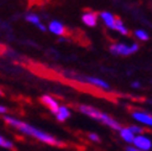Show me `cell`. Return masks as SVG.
I'll use <instances>...</instances> for the list:
<instances>
[{"instance_id": "6da1fadb", "label": "cell", "mask_w": 152, "mask_h": 151, "mask_svg": "<svg viewBox=\"0 0 152 151\" xmlns=\"http://www.w3.org/2000/svg\"><path fill=\"white\" fill-rule=\"evenodd\" d=\"M5 122L14 126V128H16L18 130H20L21 133H24L26 135H30V136H34L36 138L37 140H40L42 142H45V144H48V145H55V146H63L64 144L61 140L56 139L55 136H51L50 134L47 133H45V131H41L39 129H36V128L31 126V125H28L24 122H20V120L18 119H14L11 117H5Z\"/></svg>"}, {"instance_id": "7a4b0ae2", "label": "cell", "mask_w": 152, "mask_h": 151, "mask_svg": "<svg viewBox=\"0 0 152 151\" xmlns=\"http://www.w3.org/2000/svg\"><path fill=\"white\" fill-rule=\"evenodd\" d=\"M79 110L83 113V114H86V115H88L90 118L98 120V122H100V123H103L105 125L110 126L111 129H115V130H121V129H123L116 120H114L108 114H104V113L99 111L98 109H95L93 107H89V105H80Z\"/></svg>"}, {"instance_id": "3957f363", "label": "cell", "mask_w": 152, "mask_h": 151, "mask_svg": "<svg viewBox=\"0 0 152 151\" xmlns=\"http://www.w3.org/2000/svg\"><path fill=\"white\" fill-rule=\"evenodd\" d=\"M137 48H139V46L136 43H134L130 47H127L124 43H118V45H113L110 47V51L113 54H118V55H130V54H134V52L137 51Z\"/></svg>"}, {"instance_id": "277c9868", "label": "cell", "mask_w": 152, "mask_h": 151, "mask_svg": "<svg viewBox=\"0 0 152 151\" xmlns=\"http://www.w3.org/2000/svg\"><path fill=\"white\" fill-rule=\"evenodd\" d=\"M134 145L136 149L139 150H143V151H147L152 147V142L148 138L143 136V135H137L134 140Z\"/></svg>"}, {"instance_id": "5b68a950", "label": "cell", "mask_w": 152, "mask_h": 151, "mask_svg": "<svg viewBox=\"0 0 152 151\" xmlns=\"http://www.w3.org/2000/svg\"><path fill=\"white\" fill-rule=\"evenodd\" d=\"M41 102L46 105V107L52 111V113H55V114H57L58 113V110H59V108L61 107H58V103L53 99L52 97H50V95H43L42 98H41Z\"/></svg>"}, {"instance_id": "8992f818", "label": "cell", "mask_w": 152, "mask_h": 151, "mask_svg": "<svg viewBox=\"0 0 152 151\" xmlns=\"http://www.w3.org/2000/svg\"><path fill=\"white\" fill-rule=\"evenodd\" d=\"M132 117L135 120L142 123V124H146L148 126H152V115L147 114V113H143V111H134L132 113Z\"/></svg>"}, {"instance_id": "52a82bcc", "label": "cell", "mask_w": 152, "mask_h": 151, "mask_svg": "<svg viewBox=\"0 0 152 151\" xmlns=\"http://www.w3.org/2000/svg\"><path fill=\"white\" fill-rule=\"evenodd\" d=\"M120 136L123 138L126 142L129 144H134V140H135V134L130 130V128H123V129L120 130Z\"/></svg>"}, {"instance_id": "ba28073f", "label": "cell", "mask_w": 152, "mask_h": 151, "mask_svg": "<svg viewBox=\"0 0 152 151\" xmlns=\"http://www.w3.org/2000/svg\"><path fill=\"white\" fill-rule=\"evenodd\" d=\"M83 22L88 26H95L96 24V12H87L82 18Z\"/></svg>"}, {"instance_id": "9c48e42d", "label": "cell", "mask_w": 152, "mask_h": 151, "mask_svg": "<svg viewBox=\"0 0 152 151\" xmlns=\"http://www.w3.org/2000/svg\"><path fill=\"white\" fill-rule=\"evenodd\" d=\"M50 30L53 34H57V35H64L66 34V29L62 24H59L57 21H53L50 24Z\"/></svg>"}, {"instance_id": "30bf717a", "label": "cell", "mask_w": 152, "mask_h": 151, "mask_svg": "<svg viewBox=\"0 0 152 151\" xmlns=\"http://www.w3.org/2000/svg\"><path fill=\"white\" fill-rule=\"evenodd\" d=\"M86 81L88 83H90V84L93 86H96V87H100V88H104V89H109V84L108 83H105L104 81L99 79V78H93V77H87Z\"/></svg>"}, {"instance_id": "8fae6325", "label": "cell", "mask_w": 152, "mask_h": 151, "mask_svg": "<svg viewBox=\"0 0 152 151\" xmlns=\"http://www.w3.org/2000/svg\"><path fill=\"white\" fill-rule=\"evenodd\" d=\"M69 115H71V111L68 110V108L61 107L59 110H58V113L56 114V118H57V120H59V122H64L66 119L69 118Z\"/></svg>"}, {"instance_id": "7c38bea8", "label": "cell", "mask_w": 152, "mask_h": 151, "mask_svg": "<svg viewBox=\"0 0 152 151\" xmlns=\"http://www.w3.org/2000/svg\"><path fill=\"white\" fill-rule=\"evenodd\" d=\"M102 18L104 19L105 24L108 25L109 27L115 29V20H116V18H114L113 15L109 14V12H102Z\"/></svg>"}, {"instance_id": "4fadbf2b", "label": "cell", "mask_w": 152, "mask_h": 151, "mask_svg": "<svg viewBox=\"0 0 152 151\" xmlns=\"http://www.w3.org/2000/svg\"><path fill=\"white\" fill-rule=\"evenodd\" d=\"M115 30L120 31L123 35H127V34H129V32H127V30L123 26V24H121V20H120L119 18H116V20H115Z\"/></svg>"}, {"instance_id": "5bb4252c", "label": "cell", "mask_w": 152, "mask_h": 151, "mask_svg": "<svg viewBox=\"0 0 152 151\" xmlns=\"http://www.w3.org/2000/svg\"><path fill=\"white\" fill-rule=\"evenodd\" d=\"M0 145H1V147H4V149H12L14 147L12 142L9 141L7 139H5L4 136H0Z\"/></svg>"}, {"instance_id": "9a60e30c", "label": "cell", "mask_w": 152, "mask_h": 151, "mask_svg": "<svg viewBox=\"0 0 152 151\" xmlns=\"http://www.w3.org/2000/svg\"><path fill=\"white\" fill-rule=\"evenodd\" d=\"M135 35L139 37V39H141V40H148V35L145 32V31H142V30H137V31L135 32Z\"/></svg>"}, {"instance_id": "2e32d148", "label": "cell", "mask_w": 152, "mask_h": 151, "mask_svg": "<svg viewBox=\"0 0 152 151\" xmlns=\"http://www.w3.org/2000/svg\"><path fill=\"white\" fill-rule=\"evenodd\" d=\"M26 20L30 22H34V24H37V25L40 24V19H39V16H36V15H27Z\"/></svg>"}, {"instance_id": "e0dca14e", "label": "cell", "mask_w": 152, "mask_h": 151, "mask_svg": "<svg viewBox=\"0 0 152 151\" xmlns=\"http://www.w3.org/2000/svg\"><path fill=\"white\" fill-rule=\"evenodd\" d=\"M130 130H131L134 134H137V135H141V134L143 133V130L141 129V128H140V126H136V125L130 126Z\"/></svg>"}, {"instance_id": "ac0fdd59", "label": "cell", "mask_w": 152, "mask_h": 151, "mask_svg": "<svg viewBox=\"0 0 152 151\" xmlns=\"http://www.w3.org/2000/svg\"><path fill=\"white\" fill-rule=\"evenodd\" d=\"M89 139L92 141H95V142H99L100 141V138L96 134H89Z\"/></svg>"}, {"instance_id": "d6986e66", "label": "cell", "mask_w": 152, "mask_h": 151, "mask_svg": "<svg viewBox=\"0 0 152 151\" xmlns=\"http://www.w3.org/2000/svg\"><path fill=\"white\" fill-rule=\"evenodd\" d=\"M126 151H143V150H139V149H136V147L129 146V147H126Z\"/></svg>"}, {"instance_id": "ffe728a7", "label": "cell", "mask_w": 152, "mask_h": 151, "mask_svg": "<svg viewBox=\"0 0 152 151\" xmlns=\"http://www.w3.org/2000/svg\"><path fill=\"white\" fill-rule=\"evenodd\" d=\"M132 87H135V88H139V87H140V83H137V82L132 83Z\"/></svg>"}, {"instance_id": "44dd1931", "label": "cell", "mask_w": 152, "mask_h": 151, "mask_svg": "<svg viewBox=\"0 0 152 151\" xmlns=\"http://www.w3.org/2000/svg\"><path fill=\"white\" fill-rule=\"evenodd\" d=\"M0 111H1L3 114H4V113L6 111V108H5V107H1V108H0Z\"/></svg>"}, {"instance_id": "7402d4cb", "label": "cell", "mask_w": 152, "mask_h": 151, "mask_svg": "<svg viewBox=\"0 0 152 151\" xmlns=\"http://www.w3.org/2000/svg\"><path fill=\"white\" fill-rule=\"evenodd\" d=\"M39 27H40V30H42V31H45V26H43V25L39 24Z\"/></svg>"}]
</instances>
